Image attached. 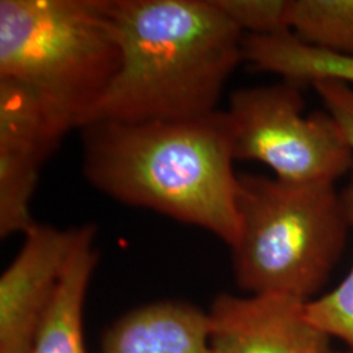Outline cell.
<instances>
[{"label": "cell", "mask_w": 353, "mask_h": 353, "mask_svg": "<svg viewBox=\"0 0 353 353\" xmlns=\"http://www.w3.org/2000/svg\"><path fill=\"white\" fill-rule=\"evenodd\" d=\"M84 174L118 202L202 228L232 248L240 234L239 174L227 112L81 128Z\"/></svg>", "instance_id": "6da1fadb"}, {"label": "cell", "mask_w": 353, "mask_h": 353, "mask_svg": "<svg viewBox=\"0 0 353 353\" xmlns=\"http://www.w3.org/2000/svg\"><path fill=\"white\" fill-rule=\"evenodd\" d=\"M110 13L119 67L84 127L181 121L217 110L243 61L245 34L214 0H110Z\"/></svg>", "instance_id": "7a4b0ae2"}, {"label": "cell", "mask_w": 353, "mask_h": 353, "mask_svg": "<svg viewBox=\"0 0 353 353\" xmlns=\"http://www.w3.org/2000/svg\"><path fill=\"white\" fill-rule=\"evenodd\" d=\"M110 0H1L0 77L30 89L65 135L118 71Z\"/></svg>", "instance_id": "3957f363"}, {"label": "cell", "mask_w": 353, "mask_h": 353, "mask_svg": "<svg viewBox=\"0 0 353 353\" xmlns=\"http://www.w3.org/2000/svg\"><path fill=\"white\" fill-rule=\"evenodd\" d=\"M240 234L232 249L237 285L250 294L309 303L345 249L348 214L334 182L239 174Z\"/></svg>", "instance_id": "277c9868"}, {"label": "cell", "mask_w": 353, "mask_h": 353, "mask_svg": "<svg viewBox=\"0 0 353 353\" xmlns=\"http://www.w3.org/2000/svg\"><path fill=\"white\" fill-rule=\"evenodd\" d=\"M300 89L283 81L232 94L234 157L267 165L283 181L335 183L353 172L352 145L331 114H303Z\"/></svg>", "instance_id": "5b68a950"}, {"label": "cell", "mask_w": 353, "mask_h": 353, "mask_svg": "<svg viewBox=\"0 0 353 353\" xmlns=\"http://www.w3.org/2000/svg\"><path fill=\"white\" fill-rule=\"evenodd\" d=\"M64 135L36 94L0 77V236L7 239L36 224L30 202L39 169Z\"/></svg>", "instance_id": "8992f818"}, {"label": "cell", "mask_w": 353, "mask_h": 353, "mask_svg": "<svg viewBox=\"0 0 353 353\" xmlns=\"http://www.w3.org/2000/svg\"><path fill=\"white\" fill-rule=\"evenodd\" d=\"M80 228L34 224L0 276V353H26L50 307Z\"/></svg>", "instance_id": "52a82bcc"}, {"label": "cell", "mask_w": 353, "mask_h": 353, "mask_svg": "<svg viewBox=\"0 0 353 353\" xmlns=\"http://www.w3.org/2000/svg\"><path fill=\"white\" fill-rule=\"evenodd\" d=\"M283 294H220L207 313L210 353H328L331 338Z\"/></svg>", "instance_id": "ba28073f"}, {"label": "cell", "mask_w": 353, "mask_h": 353, "mask_svg": "<svg viewBox=\"0 0 353 353\" xmlns=\"http://www.w3.org/2000/svg\"><path fill=\"white\" fill-rule=\"evenodd\" d=\"M101 353H210L207 313L181 303L143 306L114 325Z\"/></svg>", "instance_id": "9c48e42d"}, {"label": "cell", "mask_w": 353, "mask_h": 353, "mask_svg": "<svg viewBox=\"0 0 353 353\" xmlns=\"http://www.w3.org/2000/svg\"><path fill=\"white\" fill-rule=\"evenodd\" d=\"M94 234L92 225L80 228L75 249L52 303L26 353H88L83 335V313L89 283L97 265Z\"/></svg>", "instance_id": "30bf717a"}, {"label": "cell", "mask_w": 353, "mask_h": 353, "mask_svg": "<svg viewBox=\"0 0 353 353\" xmlns=\"http://www.w3.org/2000/svg\"><path fill=\"white\" fill-rule=\"evenodd\" d=\"M243 61L259 72L281 76L297 85L319 80H341L353 84V59L306 45L292 32L281 36H245Z\"/></svg>", "instance_id": "8fae6325"}, {"label": "cell", "mask_w": 353, "mask_h": 353, "mask_svg": "<svg viewBox=\"0 0 353 353\" xmlns=\"http://www.w3.org/2000/svg\"><path fill=\"white\" fill-rule=\"evenodd\" d=\"M290 26L303 43L353 59V0H290Z\"/></svg>", "instance_id": "7c38bea8"}, {"label": "cell", "mask_w": 353, "mask_h": 353, "mask_svg": "<svg viewBox=\"0 0 353 353\" xmlns=\"http://www.w3.org/2000/svg\"><path fill=\"white\" fill-rule=\"evenodd\" d=\"M350 224L353 228V172L341 191ZM307 319L330 338H336L348 345L353 353V267L341 284L322 297L306 303Z\"/></svg>", "instance_id": "4fadbf2b"}, {"label": "cell", "mask_w": 353, "mask_h": 353, "mask_svg": "<svg viewBox=\"0 0 353 353\" xmlns=\"http://www.w3.org/2000/svg\"><path fill=\"white\" fill-rule=\"evenodd\" d=\"M290 0H214L221 12L248 36L290 33Z\"/></svg>", "instance_id": "5bb4252c"}, {"label": "cell", "mask_w": 353, "mask_h": 353, "mask_svg": "<svg viewBox=\"0 0 353 353\" xmlns=\"http://www.w3.org/2000/svg\"><path fill=\"white\" fill-rule=\"evenodd\" d=\"M327 109V113L339 123L353 148V88L341 80H319L312 84Z\"/></svg>", "instance_id": "9a60e30c"}, {"label": "cell", "mask_w": 353, "mask_h": 353, "mask_svg": "<svg viewBox=\"0 0 353 353\" xmlns=\"http://www.w3.org/2000/svg\"><path fill=\"white\" fill-rule=\"evenodd\" d=\"M328 353H351V352H341V351H332V350H331V351H330V352Z\"/></svg>", "instance_id": "2e32d148"}]
</instances>
